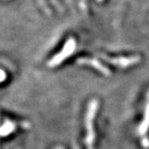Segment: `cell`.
I'll return each instance as SVG.
<instances>
[{"mask_svg": "<svg viewBox=\"0 0 149 149\" xmlns=\"http://www.w3.org/2000/svg\"><path fill=\"white\" fill-rule=\"evenodd\" d=\"M74 47H76V41H74V40L73 38H70L68 42L66 43L65 47H64V49H62V51L59 53L58 55L55 56L54 58H53L49 63V67H54L56 65H58V64L61 63L63 59H65L66 58H68L71 53L74 51Z\"/></svg>", "mask_w": 149, "mask_h": 149, "instance_id": "1", "label": "cell"}, {"mask_svg": "<svg viewBox=\"0 0 149 149\" xmlns=\"http://www.w3.org/2000/svg\"><path fill=\"white\" fill-rule=\"evenodd\" d=\"M78 62L81 63V64H88V65L99 69L101 72H102L105 74H110L109 70L106 69V68L103 67L102 65H101V64L97 60H94V59H92V58H81V59H78Z\"/></svg>", "mask_w": 149, "mask_h": 149, "instance_id": "2", "label": "cell"}, {"mask_svg": "<svg viewBox=\"0 0 149 149\" xmlns=\"http://www.w3.org/2000/svg\"><path fill=\"white\" fill-rule=\"evenodd\" d=\"M86 0H81V2H80V6H81L82 9H86Z\"/></svg>", "mask_w": 149, "mask_h": 149, "instance_id": "3", "label": "cell"}, {"mask_svg": "<svg viewBox=\"0 0 149 149\" xmlns=\"http://www.w3.org/2000/svg\"><path fill=\"white\" fill-rule=\"evenodd\" d=\"M99 1H102V0H99Z\"/></svg>", "mask_w": 149, "mask_h": 149, "instance_id": "4", "label": "cell"}]
</instances>
